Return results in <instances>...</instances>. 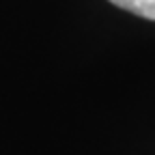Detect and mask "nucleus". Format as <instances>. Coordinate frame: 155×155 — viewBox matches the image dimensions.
<instances>
[{"label": "nucleus", "instance_id": "f257e3e1", "mask_svg": "<svg viewBox=\"0 0 155 155\" xmlns=\"http://www.w3.org/2000/svg\"><path fill=\"white\" fill-rule=\"evenodd\" d=\"M110 2L119 9H125L134 15H138V17L155 22V0H110Z\"/></svg>", "mask_w": 155, "mask_h": 155}]
</instances>
